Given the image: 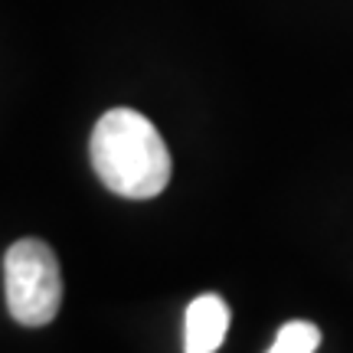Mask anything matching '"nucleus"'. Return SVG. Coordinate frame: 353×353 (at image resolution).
I'll return each instance as SVG.
<instances>
[{
	"label": "nucleus",
	"mask_w": 353,
	"mask_h": 353,
	"mask_svg": "<svg viewBox=\"0 0 353 353\" xmlns=\"http://www.w3.org/2000/svg\"><path fill=\"white\" fill-rule=\"evenodd\" d=\"M7 311L23 327H46L63 304V272L43 239L13 242L3 255Z\"/></svg>",
	"instance_id": "2"
},
{
	"label": "nucleus",
	"mask_w": 353,
	"mask_h": 353,
	"mask_svg": "<svg viewBox=\"0 0 353 353\" xmlns=\"http://www.w3.org/2000/svg\"><path fill=\"white\" fill-rule=\"evenodd\" d=\"M229 304L219 294H200L187 307L183 321V353H216L226 341Z\"/></svg>",
	"instance_id": "3"
},
{
	"label": "nucleus",
	"mask_w": 353,
	"mask_h": 353,
	"mask_svg": "<svg viewBox=\"0 0 353 353\" xmlns=\"http://www.w3.org/2000/svg\"><path fill=\"white\" fill-rule=\"evenodd\" d=\"M321 347V330L311 321H288L278 330L268 353H314Z\"/></svg>",
	"instance_id": "4"
},
{
	"label": "nucleus",
	"mask_w": 353,
	"mask_h": 353,
	"mask_svg": "<svg viewBox=\"0 0 353 353\" xmlns=\"http://www.w3.org/2000/svg\"><path fill=\"white\" fill-rule=\"evenodd\" d=\"M92 167L114 196L151 200L170 183V151L151 118L134 108H112L92 131Z\"/></svg>",
	"instance_id": "1"
}]
</instances>
